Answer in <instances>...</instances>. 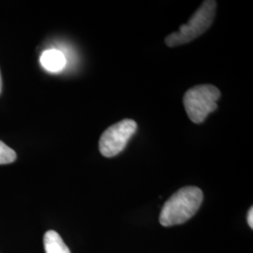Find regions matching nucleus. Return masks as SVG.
<instances>
[{
    "label": "nucleus",
    "mask_w": 253,
    "mask_h": 253,
    "mask_svg": "<svg viewBox=\"0 0 253 253\" xmlns=\"http://www.w3.org/2000/svg\"><path fill=\"white\" fill-rule=\"evenodd\" d=\"M43 244L45 253H71L62 237L53 230L46 232L43 237Z\"/></svg>",
    "instance_id": "6"
},
{
    "label": "nucleus",
    "mask_w": 253,
    "mask_h": 253,
    "mask_svg": "<svg viewBox=\"0 0 253 253\" xmlns=\"http://www.w3.org/2000/svg\"><path fill=\"white\" fill-rule=\"evenodd\" d=\"M216 9V1H204L187 24L182 25L178 31L173 32L165 39V44L169 47L183 45L203 35L213 24Z\"/></svg>",
    "instance_id": "2"
},
{
    "label": "nucleus",
    "mask_w": 253,
    "mask_h": 253,
    "mask_svg": "<svg viewBox=\"0 0 253 253\" xmlns=\"http://www.w3.org/2000/svg\"><path fill=\"white\" fill-rule=\"evenodd\" d=\"M137 126V123L132 119H124L109 126L100 136V154L106 158H113L121 153L131 136L135 133Z\"/></svg>",
    "instance_id": "4"
},
{
    "label": "nucleus",
    "mask_w": 253,
    "mask_h": 253,
    "mask_svg": "<svg viewBox=\"0 0 253 253\" xmlns=\"http://www.w3.org/2000/svg\"><path fill=\"white\" fill-rule=\"evenodd\" d=\"M42 66L50 73H58L66 66V57L59 50L50 49L44 51L40 58Z\"/></svg>",
    "instance_id": "5"
},
{
    "label": "nucleus",
    "mask_w": 253,
    "mask_h": 253,
    "mask_svg": "<svg viewBox=\"0 0 253 253\" xmlns=\"http://www.w3.org/2000/svg\"><path fill=\"white\" fill-rule=\"evenodd\" d=\"M248 223L251 228H253V208H251L248 213Z\"/></svg>",
    "instance_id": "8"
},
{
    "label": "nucleus",
    "mask_w": 253,
    "mask_h": 253,
    "mask_svg": "<svg viewBox=\"0 0 253 253\" xmlns=\"http://www.w3.org/2000/svg\"><path fill=\"white\" fill-rule=\"evenodd\" d=\"M2 90V78H1V73H0V93Z\"/></svg>",
    "instance_id": "9"
},
{
    "label": "nucleus",
    "mask_w": 253,
    "mask_h": 253,
    "mask_svg": "<svg viewBox=\"0 0 253 253\" xmlns=\"http://www.w3.org/2000/svg\"><path fill=\"white\" fill-rule=\"evenodd\" d=\"M220 96L219 89L212 84H199L190 88L184 95L183 103L190 120L195 124L203 123L209 114L216 111Z\"/></svg>",
    "instance_id": "3"
},
{
    "label": "nucleus",
    "mask_w": 253,
    "mask_h": 253,
    "mask_svg": "<svg viewBox=\"0 0 253 253\" xmlns=\"http://www.w3.org/2000/svg\"><path fill=\"white\" fill-rule=\"evenodd\" d=\"M203 200V191L197 187L190 186L177 190L163 205L160 214L161 224L170 227L185 223L196 214Z\"/></svg>",
    "instance_id": "1"
},
{
    "label": "nucleus",
    "mask_w": 253,
    "mask_h": 253,
    "mask_svg": "<svg viewBox=\"0 0 253 253\" xmlns=\"http://www.w3.org/2000/svg\"><path fill=\"white\" fill-rule=\"evenodd\" d=\"M16 158L17 156L15 151L0 141V165L12 163L15 162Z\"/></svg>",
    "instance_id": "7"
}]
</instances>
